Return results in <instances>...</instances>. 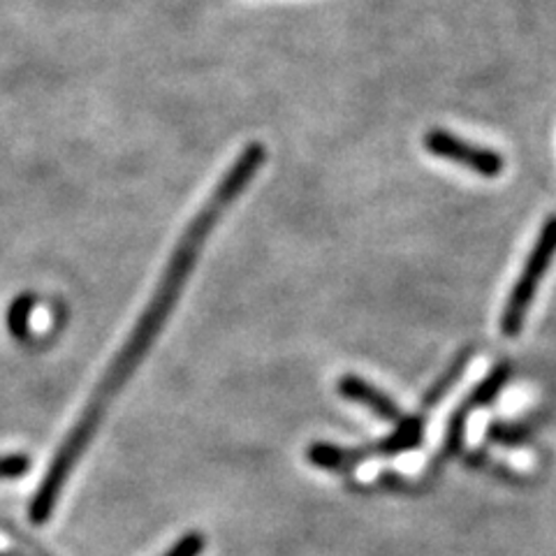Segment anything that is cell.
I'll use <instances>...</instances> for the list:
<instances>
[{
	"instance_id": "9c48e42d",
	"label": "cell",
	"mask_w": 556,
	"mask_h": 556,
	"mask_svg": "<svg viewBox=\"0 0 556 556\" xmlns=\"http://www.w3.org/2000/svg\"><path fill=\"white\" fill-rule=\"evenodd\" d=\"M204 549H206V538L198 531H190V533H184L179 541L161 556H200Z\"/></svg>"
},
{
	"instance_id": "8992f818",
	"label": "cell",
	"mask_w": 556,
	"mask_h": 556,
	"mask_svg": "<svg viewBox=\"0 0 556 556\" xmlns=\"http://www.w3.org/2000/svg\"><path fill=\"white\" fill-rule=\"evenodd\" d=\"M337 392L345 399V402H355L359 406H364L367 410H371L374 415H378L380 420L388 422H399L402 420V408L394 402L392 396H388L382 390H378L376 386H371L369 380H364L359 376L345 374L339 378Z\"/></svg>"
},
{
	"instance_id": "7a4b0ae2",
	"label": "cell",
	"mask_w": 556,
	"mask_h": 556,
	"mask_svg": "<svg viewBox=\"0 0 556 556\" xmlns=\"http://www.w3.org/2000/svg\"><path fill=\"white\" fill-rule=\"evenodd\" d=\"M556 257V214L549 216L543 225L541 235H538L533 249L527 257L525 269H521L517 283L510 290V298L501 316V332L508 339H515L521 327H525L527 313L533 304L538 288H541L547 269L552 267V260Z\"/></svg>"
},
{
	"instance_id": "52a82bcc",
	"label": "cell",
	"mask_w": 556,
	"mask_h": 556,
	"mask_svg": "<svg viewBox=\"0 0 556 556\" xmlns=\"http://www.w3.org/2000/svg\"><path fill=\"white\" fill-rule=\"evenodd\" d=\"M531 439V429L527 425L515 422H492L486 429V441H492L503 447H519Z\"/></svg>"
},
{
	"instance_id": "277c9868",
	"label": "cell",
	"mask_w": 556,
	"mask_h": 556,
	"mask_svg": "<svg viewBox=\"0 0 556 556\" xmlns=\"http://www.w3.org/2000/svg\"><path fill=\"white\" fill-rule=\"evenodd\" d=\"M510 380V364L501 362L496 367L484 376L482 382L468 392V396L459 404V408L452 413L450 422H447V431H445V441H443V457L455 455V452L462 447L464 441V431H466V422L478 408L492 404L494 399L501 394V390L506 388V382Z\"/></svg>"
},
{
	"instance_id": "6da1fadb",
	"label": "cell",
	"mask_w": 556,
	"mask_h": 556,
	"mask_svg": "<svg viewBox=\"0 0 556 556\" xmlns=\"http://www.w3.org/2000/svg\"><path fill=\"white\" fill-rule=\"evenodd\" d=\"M265 161L267 147L263 142H251L237 155L230 169L225 172V177L212 190V195H208L204 206L195 214V218L190 220L177 243V249H174L169 257V265L165 267L151 302L135 323L126 343L118 348L114 362L100 378L91 399L86 402L81 415L77 417L75 427L67 431V437L63 439L54 459H51L42 484L38 486V492H35L30 501L28 515L33 525L42 527L51 519V515H54L70 476L77 471L86 450L91 447L93 439L98 437V429L102 427L104 417H108L110 406L116 402L118 394L124 392L128 380L135 376L139 364L147 359L153 343L159 341L165 325L169 323L174 308L179 304L181 292L190 281V274H193L198 265V257L206 247V239L212 237L220 218L230 212V206L247 193V188L255 179V174L263 169Z\"/></svg>"
},
{
	"instance_id": "5b68a950",
	"label": "cell",
	"mask_w": 556,
	"mask_h": 556,
	"mask_svg": "<svg viewBox=\"0 0 556 556\" xmlns=\"http://www.w3.org/2000/svg\"><path fill=\"white\" fill-rule=\"evenodd\" d=\"M425 441V420L422 415L402 417L399 427L390 433V437L380 439L376 443H369L364 447H343V468L345 473L357 468L364 459L369 457H396L404 452L417 450Z\"/></svg>"
},
{
	"instance_id": "30bf717a",
	"label": "cell",
	"mask_w": 556,
	"mask_h": 556,
	"mask_svg": "<svg viewBox=\"0 0 556 556\" xmlns=\"http://www.w3.org/2000/svg\"><path fill=\"white\" fill-rule=\"evenodd\" d=\"M30 459L28 455H22V452H12V455L0 457V480H12L28 473Z\"/></svg>"
},
{
	"instance_id": "3957f363",
	"label": "cell",
	"mask_w": 556,
	"mask_h": 556,
	"mask_svg": "<svg viewBox=\"0 0 556 556\" xmlns=\"http://www.w3.org/2000/svg\"><path fill=\"white\" fill-rule=\"evenodd\" d=\"M422 147L427 153L437 155V159L455 163L484 179H496L506 169V159L494 149L468 142V139H462L443 128L427 130L422 137Z\"/></svg>"
},
{
	"instance_id": "ba28073f",
	"label": "cell",
	"mask_w": 556,
	"mask_h": 556,
	"mask_svg": "<svg viewBox=\"0 0 556 556\" xmlns=\"http://www.w3.org/2000/svg\"><path fill=\"white\" fill-rule=\"evenodd\" d=\"M468 357H471V353H468V351H464V353L457 357V362L452 364V367L441 376V380L437 382V386H433V388L427 392V396L422 399V408H429V406L441 402V399L450 392V388L455 386V382L459 380L464 367L468 364Z\"/></svg>"
}]
</instances>
